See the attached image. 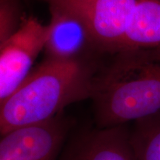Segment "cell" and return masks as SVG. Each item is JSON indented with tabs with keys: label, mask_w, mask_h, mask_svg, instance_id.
<instances>
[{
	"label": "cell",
	"mask_w": 160,
	"mask_h": 160,
	"mask_svg": "<svg viewBox=\"0 0 160 160\" xmlns=\"http://www.w3.org/2000/svg\"><path fill=\"white\" fill-rule=\"evenodd\" d=\"M58 160H135L128 125L85 128L70 134Z\"/></svg>",
	"instance_id": "obj_6"
},
{
	"label": "cell",
	"mask_w": 160,
	"mask_h": 160,
	"mask_svg": "<svg viewBox=\"0 0 160 160\" xmlns=\"http://www.w3.org/2000/svg\"><path fill=\"white\" fill-rule=\"evenodd\" d=\"M97 72L91 100L97 127L126 125L160 111V48H125Z\"/></svg>",
	"instance_id": "obj_1"
},
{
	"label": "cell",
	"mask_w": 160,
	"mask_h": 160,
	"mask_svg": "<svg viewBox=\"0 0 160 160\" xmlns=\"http://www.w3.org/2000/svg\"><path fill=\"white\" fill-rule=\"evenodd\" d=\"M160 48V0H138L122 49Z\"/></svg>",
	"instance_id": "obj_8"
},
{
	"label": "cell",
	"mask_w": 160,
	"mask_h": 160,
	"mask_svg": "<svg viewBox=\"0 0 160 160\" xmlns=\"http://www.w3.org/2000/svg\"><path fill=\"white\" fill-rule=\"evenodd\" d=\"M60 113L42 122L22 126L1 135L0 160H58L73 128Z\"/></svg>",
	"instance_id": "obj_4"
},
{
	"label": "cell",
	"mask_w": 160,
	"mask_h": 160,
	"mask_svg": "<svg viewBox=\"0 0 160 160\" xmlns=\"http://www.w3.org/2000/svg\"><path fill=\"white\" fill-rule=\"evenodd\" d=\"M97 71L85 59L46 58L0 103V134L57 117L67 106L91 99Z\"/></svg>",
	"instance_id": "obj_2"
},
{
	"label": "cell",
	"mask_w": 160,
	"mask_h": 160,
	"mask_svg": "<svg viewBox=\"0 0 160 160\" xmlns=\"http://www.w3.org/2000/svg\"><path fill=\"white\" fill-rule=\"evenodd\" d=\"M51 19L45 50L48 58L71 61L85 59L90 50L99 49L91 31L74 16L49 6Z\"/></svg>",
	"instance_id": "obj_7"
},
{
	"label": "cell",
	"mask_w": 160,
	"mask_h": 160,
	"mask_svg": "<svg viewBox=\"0 0 160 160\" xmlns=\"http://www.w3.org/2000/svg\"><path fill=\"white\" fill-rule=\"evenodd\" d=\"M79 19L99 49L116 53L122 47L126 29L138 0H44Z\"/></svg>",
	"instance_id": "obj_3"
},
{
	"label": "cell",
	"mask_w": 160,
	"mask_h": 160,
	"mask_svg": "<svg viewBox=\"0 0 160 160\" xmlns=\"http://www.w3.org/2000/svg\"><path fill=\"white\" fill-rule=\"evenodd\" d=\"M48 25L33 17H23L19 29L0 44V103L23 82L38 55L45 50Z\"/></svg>",
	"instance_id": "obj_5"
},
{
	"label": "cell",
	"mask_w": 160,
	"mask_h": 160,
	"mask_svg": "<svg viewBox=\"0 0 160 160\" xmlns=\"http://www.w3.org/2000/svg\"><path fill=\"white\" fill-rule=\"evenodd\" d=\"M22 19L15 0H1L0 44L5 42L19 29Z\"/></svg>",
	"instance_id": "obj_10"
},
{
	"label": "cell",
	"mask_w": 160,
	"mask_h": 160,
	"mask_svg": "<svg viewBox=\"0 0 160 160\" xmlns=\"http://www.w3.org/2000/svg\"><path fill=\"white\" fill-rule=\"evenodd\" d=\"M130 144L135 160H160V111L134 122Z\"/></svg>",
	"instance_id": "obj_9"
}]
</instances>
